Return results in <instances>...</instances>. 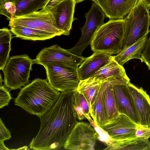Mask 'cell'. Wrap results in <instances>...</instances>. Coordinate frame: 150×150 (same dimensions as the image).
<instances>
[{
    "label": "cell",
    "mask_w": 150,
    "mask_h": 150,
    "mask_svg": "<svg viewBox=\"0 0 150 150\" xmlns=\"http://www.w3.org/2000/svg\"><path fill=\"white\" fill-rule=\"evenodd\" d=\"M74 91L69 90L61 92L54 104L40 117V129L30 144V149L52 150L63 146L78 122L72 107Z\"/></svg>",
    "instance_id": "1"
},
{
    "label": "cell",
    "mask_w": 150,
    "mask_h": 150,
    "mask_svg": "<svg viewBox=\"0 0 150 150\" xmlns=\"http://www.w3.org/2000/svg\"><path fill=\"white\" fill-rule=\"evenodd\" d=\"M60 94L47 79H35L21 88L14 101L15 105L40 117L54 104Z\"/></svg>",
    "instance_id": "2"
},
{
    "label": "cell",
    "mask_w": 150,
    "mask_h": 150,
    "mask_svg": "<svg viewBox=\"0 0 150 150\" xmlns=\"http://www.w3.org/2000/svg\"><path fill=\"white\" fill-rule=\"evenodd\" d=\"M124 19H111L101 26L96 32L91 45L93 52L110 55L118 54L122 49Z\"/></svg>",
    "instance_id": "3"
},
{
    "label": "cell",
    "mask_w": 150,
    "mask_h": 150,
    "mask_svg": "<svg viewBox=\"0 0 150 150\" xmlns=\"http://www.w3.org/2000/svg\"><path fill=\"white\" fill-rule=\"evenodd\" d=\"M150 26L149 9L141 0L124 19L123 48L128 47L148 35L150 31Z\"/></svg>",
    "instance_id": "4"
},
{
    "label": "cell",
    "mask_w": 150,
    "mask_h": 150,
    "mask_svg": "<svg viewBox=\"0 0 150 150\" xmlns=\"http://www.w3.org/2000/svg\"><path fill=\"white\" fill-rule=\"evenodd\" d=\"M34 64V59L26 54L11 57L2 70L6 87L16 90L28 83Z\"/></svg>",
    "instance_id": "5"
},
{
    "label": "cell",
    "mask_w": 150,
    "mask_h": 150,
    "mask_svg": "<svg viewBox=\"0 0 150 150\" xmlns=\"http://www.w3.org/2000/svg\"><path fill=\"white\" fill-rule=\"evenodd\" d=\"M10 27L21 26L40 30L54 34L56 36L67 35L55 26V19L48 11L34 12L25 15L14 16L9 21Z\"/></svg>",
    "instance_id": "6"
},
{
    "label": "cell",
    "mask_w": 150,
    "mask_h": 150,
    "mask_svg": "<svg viewBox=\"0 0 150 150\" xmlns=\"http://www.w3.org/2000/svg\"><path fill=\"white\" fill-rule=\"evenodd\" d=\"M44 67L47 80L54 88L61 92L77 89L80 81L77 69L55 62Z\"/></svg>",
    "instance_id": "7"
},
{
    "label": "cell",
    "mask_w": 150,
    "mask_h": 150,
    "mask_svg": "<svg viewBox=\"0 0 150 150\" xmlns=\"http://www.w3.org/2000/svg\"><path fill=\"white\" fill-rule=\"evenodd\" d=\"M105 15L100 7L93 3L90 9L85 14L86 21L81 28V35L79 40L74 47L68 50L78 56H82L83 51L91 45L96 31L105 23Z\"/></svg>",
    "instance_id": "8"
},
{
    "label": "cell",
    "mask_w": 150,
    "mask_h": 150,
    "mask_svg": "<svg viewBox=\"0 0 150 150\" xmlns=\"http://www.w3.org/2000/svg\"><path fill=\"white\" fill-rule=\"evenodd\" d=\"M97 140L96 132L90 123L78 122L63 147L70 150H95Z\"/></svg>",
    "instance_id": "9"
},
{
    "label": "cell",
    "mask_w": 150,
    "mask_h": 150,
    "mask_svg": "<svg viewBox=\"0 0 150 150\" xmlns=\"http://www.w3.org/2000/svg\"><path fill=\"white\" fill-rule=\"evenodd\" d=\"M85 58L57 45L42 49L34 59V63L44 67L49 63L55 62L77 69Z\"/></svg>",
    "instance_id": "10"
},
{
    "label": "cell",
    "mask_w": 150,
    "mask_h": 150,
    "mask_svg": "<svg viewBox=\"0 0 150 150\" xmlns=\"http://www.w3.org/2000/svg\"><path fill=\"white\" fill-rule=\"evenodd\" d=\"M139 125L126 115H119L106 124L99 126L114 141L118 142L137 138L136 128Z\"/></svg>",
    "instance_id": "11"
},
{
    "label": "cell",
    "mask_w": 150,
    "mask_h": 150,
    "mask_svg": "<svg viewBox=\"0 0 150 150\" xmlns=\"http://www.w3.org/2000/svg\"><path fill=\"white\" fill-rule=\"evenodd\" d=\"M113 87L119 114L126 115L135 123L140 125L139 117L128 84H114Z\"/></svg>",
    "instance_id": "12"
},
{
    "label": "cell",
    "mask_w": 150,
    "mask_h": 150,
    "mask_svg": "<svg viewBox=\"0 0 150 150\" xmlns=\"http://www.w3.org/2000/svg\"><path fill=\"white\" fill-rule=\"evenodd\" d=\"M102 9L107 17L123 19L141 0H91Z\"/></svg>",
    "instance_id": "13"
},
{
    "label": "cell",
    "mask_w": 150,
    "mask_h": 150,
    "mask_svg": "<svg viewBox=\"0 0 150 150\" xmlns=\"http://www.w3.org/2000/svg\"><path fill=\"white\" fill-rule=\"evenodd\" d=\"M76 4L74 0H65L49 11L55 20V26L68 35L74 20V13Z\"/></svg>",
    "instance_id": "14"
},
{
    "label": "cell",
    "mask_w": 150,
    "mask_h": 150,
    "mask_svg": "<svg viewBox=\"0 0 150 150\" xmlns=\"http://www.w3.org/2000/svg\"><path fill=\"white\" fill-rule=\"evenodd\" d=\"M113 56L100 52H93L84 60L77 69L80 80L86 79L93 75L101 68L108 64Z\"/></svg>",
    "instance_id": "15"
},
{
    "label": "cell",
    "mask_w": 150,
    "mask_h": 150,
    "mask_svg": "<svg viewBox=\"0 0 150 150\" xmlns=\"http://www.w3.org/2000/svg\"><path fill=\"white\" fill-rule=\"evenodd\" d=\"M128 86L132 95L140 119V125L150 127V98L142 87L129 82Z\"/></svg>",
    "instance_id": "16"
},
{
    "label": "cell",
    "mask_w": 150,
    "mask_h": 150,
    "mask_svg": "<svg viewBox=\"0 0 150 150\" xmlns=\"http://www.w3.org/2000/svg\"><path fill=\"white\" fill-rule=\"evenodd\" d=\"M118 83H124L119 78L113 77L109 78L103 93V99L108 122L119 114L113 87V84Z\"/></svg>",
    "instance_id": "17"
},
{
    "label": "cell",
    "mask_w": 150,
    "mask_h": 150,
    "mask_svg": "<svg viewBox=\"0 0 150 150\" xmlns=\"http://www.w3.org/2000/svg\"><path fill=\"white\" fill-rule=\"evenodd\" d=\"M147 35L144 36L128 47L123 48L117 55L113 56L114 60L122 66L131 59L141 60L142 55L148 39Z\"/></svg>",
    "instance_id": "18"
},
{
    "label": "cell",
    "mask_w": 150,
    "mask_h": 150,
    "mask_svg": "<svg viewBox=\"0 0 150 150\" xmlns=\"http://www.w3.org/2000/svg\"><path fill=\"white\" fill-rule=\"evenodd\" d=\"M102 81L95 76L80 80L77 90L84 96L89 105L90 111L99 92Z\"/></svg>",
    "instance_id": "19"
},
{
    "label": "cell",
    "mask_w": 150,
    "mask_h": 150,
    "mask_svg": "<svg viewBox=\"0 0 150 150\" xmlns=\"http://www.w3.org/2000/svg\"><path fill=\"white\" fill-rule=\"evenodd\" d=\"M10 28L15 37L25 40H44L56 36L51 33L23 26H17Z\"/></svg>",
    "instance_id": "20"
},
{
    "label": "cell",
    "mask_w": 150,
    "mask_h": 150,
    "mask_svg": "<svg viewBox=\"0 0 150 150\" xmlns=\"http://www.w3.org/2000/svg\"><path fill=\"white\" fill-rule=\"evenodd\" d=\"M91 76H95L102 81L112 77L122 79L130 81L123 67L113 59Z\"/></svg>",
    "instance_id": "21"
},
{
    "label": "cell",
    "mask_w": 150,
    "mask_h": 150,
    "mask_svg": "<svg viewBox=\"0 0 150 150\" xmlns=\"http://www.w3.org/2000/svg\"><path fill=\"white\" fill-rule=\"evenodd\" d=\"M109 79L102 81L99 91L95 102L92 106L90 116L95 122L99 126L108 122L103 99V93L106 87Z\"/></svg>",
    "instance_id": "22"
},
{
    "label": "cell",
    "mask_w": 150,
    "mask_h": 150,
    "mask_svg": "<svg viewBox=\"0 0 150 150\" xmlns=\"http://www.w3.org/2000/svg\"><path fill=\"white\" fill-rule=\"evenodd\" d=\"M150 142L148 139L136 138L116 142L104 149L105 150H150Z\"/></svg>",
    "instance_id": "23"
},
{
    "label": "cell",
    "mask_w": 150,
    "mask_h": 150,
    "mask_svg": "<svg viewBox=\"0 0 150 150\" xmlns=\"http://www.w3.org/2000/svg\"><path fill=\"white\" fill-rule=\"evenodd\" d=\"M11 30L4 28L0 30V69L4 68L9 59L11 42L12 38Z\"/></svg>",
    "instance_id": "24"
},
{
    "label": "cell",
    "mask_w": 150,
    "mask_h": 150,
    "mask_svg": "<svg viewBox=\"0 0 150 150\" xmlns=\"http://www.w3.org/2000/svg\"><path fill=\"white\" fill-rule=\"evenodd\" d=\"M16 6L15 16L25 15L42 9L48 0H12Z\"/></svg>",
    "instance_id": "25"
},
{
    "label": "cell",
    "mask_w": 150,
    "mask_h": 150,
    "mask_svg": "<svg viewBox=\"0 0 150 150\" xmlns=\"http://www.w3.org/2000/svg\"><path fill=\"white\" fill-rule=\"evenodd\" d=\"M85 115L86 119L95 129L96 132L98 140L102 142L107 146H110L115 143V141L110 137L107 132L96 123L90 117V115Z\"/></svg>",
    "instance_id": "26"
},
{
    "label": "cell",
    "mask_w": 150,
    "mask_h": 150,
    "mask_svg": "<svg viewBox=\"0 0 150 150\" xmlns=\"http://www.w3.org/2000/svg\"><path fill=\"white\" fill-rule=\"evenodd\" d=\"M16 12V4L12 0H0V14L10 21Z\"/></svg>",
    "instance_id": "27"
},
{
    "label": "cell",
    "mask_w": 150,
    "mask_h": 150,
    "mask_svg": "<svg viewBox=\"0 0 150 150\" xmlns=\"http://www.w3.org/2000/svg\"><path fill=\"white\" fill-rule=\"evenodd\" d=\"M73 100L78 104L82 108L85 115L90 114V109L88 103L83 95L77 90H74Z\"/></svg>",
    "instance_id": "28"
},
{
    "label": "cell",
    "mask_w": 150,
    "mask_h": 150,
    "mask_svg": "<svg viewBox=\"0 0 150 150\" xmlns=\"http://www.w3.org/2000/svg\"><path fill=\"white\" fill-rule=\"evenodd\" d=\"M11 98L8 90L2 85H0V108L7 106Z\"/></svg>",
    "instance_id": "29"
},
{
    "label": "cell",
    "mask_w": 150,
    "mask_h": 150,
    "mask_svg": "<svg viewBox=\"0 0 150 150\" xmlns=\"http://www.w3.org/2000/svg\"><path fill=\"white\" fill-rule=\"evenodd\" d=\"M136 136L139 139H148L150 138V127L138 125L136 128Z\"/></svg>",
    "instance_id": "30"
},
{
    "label": "cell",
    "mask_w": 150,
    "mask_h": 150,
    "mask_svg": "<svg viewBox=\"0 0 150 150\" xmlns=\"http://www.w3.org/2000/svg\"><path fill=\"white\" fill-rule=\"evenodd\" d=\"M141 62H144L150 70V36L142 55Z\"/></svg>",
    "instance_id": "31"
},
{
    "label": "cell",
    "mask_w": 150,
    "mask_h": 150,
    "mask_svg": "<svg viewBox=\"0 0 150 150\" xmlns=\"http://www.w3.org/2000/svg\"><path fill=\"white\" fill-rule=\"evenodd\" d=\"M11 137L10 132L5 127L1 118L0 119V141L8 140Z\"/></svg>",
    "instance_id": "32"
},
{
    "label": "cell",
    "mask_w": 150,
    "mask_h": 150,
    "mask_svg": "<svg viewBox=\"0 0 150 150\" xmlns=\"http://www.w3.org/2000/svg\"><path fill=\"white\" fill-rule=\"evenodd\" d=\"M72 107L74 112L77 119L79 121H82L86 118L82 108L78 104L74 102L73 99Z\"/></svg>",
    "instance_id": "33"
},
{
    "label": "cell",
    "mask_w": 150,
    "mask_h": 150,
    "mask_svg": "<svg viewBox=\"0 0 150 150\" xmlns=\"http://www.w3.org/2000/svg\"><path fill=\"white\" fill-rule=\"evenodd\" d=\"M65 0H48L41 9L42 11H49Z\"/></svg>",
    "instance_id": "34"
},
{
    "label": "cell",
    "mask_w": 150,
    "mask_h": 150,
    "mask_svg": "<svg viewBox=\"0 0 150 150\" xmlns=\"http://www.w3.org/2000/svg\"><path fill=\"white\" fill-rule=\"evenodd\" d=\"M4 145V141H0V150H9Z\"/></svg>",
    "instance_id": "35"
},
{
    "label": "cell",
    "mask_w": 150,
    "mask_h": 150,
    "mask_svg": "<svg viewBox=\"0 0 150 150\" xmlns=\"http://www.w3.org/2000/svg\"><path fill=\"white\" fill-rule=\"evenodd\" d=\"M145 6L149 9H150V0H142Z\"/></svg>",
    "instance_id": "36"
},
{
    "label": "cell",
    "mask_w": 150,
    "mask_h": 150,
    "mask_svg": "<svg viewBox=\"0 0 150 150\" xmlns=\"http://www.w3.org/2000/svg\"><path fill=\"white\" fill-rule=\"evenodd\" d=\"M85 0H74L75 3L76 4L77 3L82 2L83 1H84Z\"/></svg>",
    "instance_id": "37"
},
{
    "label": "cell",
    "mask_w": 150,
    "mask_h": 150,
    "mask_svg": "<svg viewBox=\"0 0 150 150\" xmlns=\"http://www.w3.org/2000/svg\"><path fill=\"white\" fill-rule=\"evenodd\" d=\"M0 85H2V83L3 81V80L2 79L1 75L0 74Z\"/></svg>",
    "instance_id": "38"
},
{
    "label": "cell",
    "mask_w": 150,
    "mask_h": 150,
    "mask_svg": "<svg viewBox=\"0 0 150 150\" xmlns=\"http://www.w3.org/2000/svg\"></svg>",
    "instance_id": "39"
}]
</instances>
